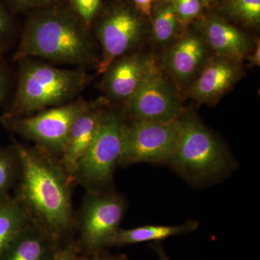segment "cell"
Segmentation results:
<instances>
[{"mask_svg":"<svg viewBox=\"0 0 260 260\" xmlns=\"http://www.w3.org/2000/svg\"><path fill=\"white\" fill-rule=\"evenodd\" d=\"M213 53L204 37L195 27L185 29L172 45L166 49L161 68L181 87L187 88Z\"/></svg>","mask_w":260,"mask_h":260,"instance_id":"cell-11","label":"cell"},{"mask_svg":"<svg viewBox=\"0 0 260 260\" xmlns=\"http://www.w3.org/2000/svg\"><path fill=\"white\" fill-rule=\"evenodd\" d=\"M199 223L193 220L178 225H147L134 229H119L112 238L109 246H121L139 243L160 241L174 236L194 232Z\"/></svg>","mask_w":260,"mask_h":260,"instance_id":"cell-17","label":"cell"},{"mask_svg":"<svg viewBox=\"0 0 260 260\" xmlns=\"http://www.w3.org/2000/svg\"><path fill=\"white\" fill-rule=\"evenodd\" d=\"M155 251H156L157 254H158L159 259L160 260H170L168 257L166 253L164 252V249L160 246H157L155 247Z\"/></svg>","mask_w":260,"mask_h":260,"instance_id":"cell-31","label":"cell"},{"mask_svg":"<svg viewBox=\"0 0 260 260\" xmlns=\"http://www.w3.org/2000/svg\"><path fill=\"white\" fill-rule=\"evenodd\" d=\"M194 23L214 54L242 63L254 48L250 37L225 19L209 15Z\"/></svg>","mask_w":260,"mask_h":260,"instance_id":"cell-14","label":"cell"},{"mask_svg":"<svg viewBox=\"0 0 260 260\" xmlns=\"http://www.w3.org/2000/svg\"><path fill=\"white\" fill-rule=\"evenodd\" d=\"M51 260H88L83 256V252L77 242L64 244Z\"/></svg>","mask_w":260,"mask_h":260,"instance_id":"cell-27","label":"cell"},{"mask_svg":"<svg viewBox=\"0 0 260 260\" xmlns=\"http://www.w3.org/2000/svg\"><path fill=\"white\" fill-rule=\"evenodd\" d=\"M251 67H259L260 65V41L256 39L252 51L246 58Z\"/></svg>","mask_w":260,"mask_h":260,"instance_id":"cell-29","label":"cell"},{"mask_svg":"<svg viewBox=\"0 0 260 260\" xmlns=\"http://www.w3.org/2000/svg\"><path fill=\"white\" fill-rule=\"evenodd\" d=\"M127 204L125 198L112 190L87 192L80 208L76 229L82 252L92 256L109 247L120 229Z\"/></svg>","mask_w":260,"mask_h":260,"instance_id":"cell-8","label":"cell"},{"mask_svg":"<svg viewBox=\"0 0 260 260\" xmlns=\"http://www.w3.org/2000/svg\"><path fill=\"white\" fill-rule=\"evenodd\" d=\"M26 16L14 61L34 58L84 69L97 66L99 54L93 32L66 3Z\"/></svg>","mask_w":260,"mask_h":260,"instance_id":"cell-2","label":"cell"},{"mask_svg":"<svg viewBox=\"0 0 260 260\" xmlns=\"http://www.w3.org/2000/svg\"><path fill=\"white\" fill-rule=\"evenodd\" d=\"M168 164L194 184L216 180L233 167L229 152L194 115L184 113L174 150Z\"/></svg>","mask_w":260,"mask_h":260,"instance_id":"cell-4","label":"cell"},{"mask_svg":"<svg viewBox=\"0 0 260 260\" xmlns=\"http://www.w3.org/2000/svg\"><path fill=\"white\" fill-rule=\"evenodd\" d=\"M66 3L90 29L104 6L103 0H66Z\"/></svg>","mask_w":260,"mask_h":260,"instance_id":"cell-23","label":"cell"},{"mask_svg":"<svg viewBox=\"0 0 260 260\" xmlns=\"http://www.w3.org/2000/svg\"><path fill=\"white\" fill-rule=\"evenodd\" d=\"M125 121L123 112L111 106L104 112L96 136L73 176V183L87 192L111 190L116 168L120 165Z\"/></svg>","mask_w":260,"mask_h":260,"instance_id":"cell-6","label":"cell"},{"mask_svg":"<svg viewBox=\"0 0 260 260\" xmlns=\"http://www.w3.org/2000/svg\"><path fill=\"white\" fill-rule=\"evenodd\" d=\"M179 119L159 122L126 119L120 165L168 164L177 140Z\"/></svg>","mask_w":260,"mask_h":260,"instance_id":"cell-9","label":"cell"},{"mask_svg":"<svg viewBox=\"0 0 260 260\" xmlns=\"http://www.w3.org/2000/svg\"><path fill=\"white\" fill-rule=\"evenodd\" d=\"M13 147L19 164L14 198L30 223L64 245L76 229L73 179L59 159L44 149L18 142Z\"/></svg>","mask_w":260,"mask_h":260,"instance_id":"cell-1","label":"cell"},{"mask_svg":"<svg viewBox=\"0 0 260 260\" xmlns=\"http://www.w3.org/2000/svg\"><path fill=\"white\" fill-rule=\"evenodd\" d=\"M222 11L243 26L259 28L260 0H224Z\"/></svg>","mask_w":260,"mask_h":260,"instance_id":"cell-20","label":"cell"},{"mask_svg":"<svg viewBox=\"0 0 260 260\" xmlns=\"http://www.w3.org/2000/svg\"><path fill=\"white\" fill-rule=\"evenodd\" d=\"M111 106L104 99L90 102L72 124L59 161L73 179L80 158L93 143L100 127L103 116Z\"/></svg>","mask_w":260,"mask_h":260,"instance_id":"cell-15","label":"cell"},{"mask_svg":"<svg viewBox=\"0 0 260 260\" xmlns=\"http://www.w3.org/2000/svg\"><path fill=\"white\" fill-rule=\"evenodd\" d=\"M15 14L28 15L32 12L66 3V0H5Z\"/></svg>","mask_w":260,"mask_h":260,"instance_id":"cell-25","label":"cell"},{"mask_svg":"<svg viewBox=\"0 0 260 260\" xmlns=\"http://www.w3.org/2000/svg\"><path fill=\"white\" fill-rule=\"evenodd\" d=\"M89 260H128L124 255H112L109 253L106 252L104 249L98 251L97 253L91 256Z\"/></svg>","mask_w":260,"mask_h":260,"instance_id":"cell-30","label":"cell"},{"mask_svg":"<svg viewBox=\"0 0 260 260\" xmlns=\"http://www.w3.org/2000/svg\"><path fill=\"white\" fill-rule=\"evenodd\" d=\"M89 260V259H88Z\"/></svg>","mask_w":260,"mask_h":260,"instance_id":"cell-34","label":"cell"},{"mask_svg":"<svg viewBox=\"0 0 260 260\" xmlns=\"http://www.w3.org/2000/svg\"><path fill=\"white\" fill-rule=\"evenodd\" d=\"M136 9L144 15L149 21L151 20V12L153 8V0H131Z\"/></svg>","mask_w":260,"mask_h":260,"instance_id":"cell-28","label":"cell"},{"mask_svg":"<svg viewBox=\"0 0 260 260\" xmlns=\"http://www.w3.org/2000/svg\"><path fill=\"white\" fill-rule=\"evenodd\" d=\"M146 18L131 0H111L104 4L92 25L101 49L95 69L102 75L117 58L135 53L146 35Z\"/></svg>","mask_w":260,"mask_h":260,"instance_id":"cell-5","label":"cell"},{"mask_svg":"<svg viewBox=\"0 0 260 260\" xmlns=\"http://www.w3.org/2000/svg\"><path fill=\"white\" fill-rule=\"evenodd\" d=\"M172 2L184 28L200 18L204 8L200 0H172Z\"/></svg>","mask_w":260,"mask_h":260,"instance_id":"cell-24","label":"cell"},{"mask_svg":"<svg viewBox=\"0 0 260 260\" xmlns=\"http://www.w3.org/2000/svg\"><path fill=\"white\" fill-rule=\"evenodd\" d=\"M89 104L90 102L80 96L69 104L49 108L31 115L8 116L2 114L0 124L59 159L72 124Z\"/></svg>","mask_w":260,"mask_h":260,"instance_id":"cell-7","label":"cell"},{"mask_svg":"<svg viewBox=\"0 0 260 260\" xmlns=\"http://www.w3.org/2000/svg\"><path fill=\"white\" fill-rule=\"evenodd\" d=\"M15 15L5 0H0V56L9 50L16 39L18 26Z\"/></svg>","mask_w":260,"mask_h":260,"instance_id":"cell-22","label":"cell"},{"mask_svg":"<svg viewBox=\"0 0 260 260\" xmlns=\"http://www.w3.org/2000/svg\"><path fill=\"white\" fill-rule=\"evenodd\" d=\"M154 59L153 56L135 52L112 61L102 74L104 99L110 105L125 104L140 86Z\"/></svg>","mask_w":260,"mask_h":260,"instance_id":"cell-12","label":"cell"},{"mask_svg":"<svg viewBox=\"0 0 260 260\" xmlns=\"http://www.w3.org/2000/svg\"><path fill=\"white\" fill-rule=\"evenodd\" d=\"M242 69V63L213 54L187 87L186 95L201 104H215L240 79Z\"/></svg>","mask_w":260,"mask_h":260,"instance_id":"cell-13","label":"cell"},{"mask_svg":"<svg viewBox=\"0 0 260 260\" xmlns=\"http://www.w3.org/2000/svg\"><path fill=\"white\" fill-rule=\"evenodd\" d=\"M122 112L129 120L159 122L176 121L184 114L180 100L155 59L133 96L123 104Z\"/></svg>","mask_w":260,"mask_h":260,"instance_id":"cell-10","label":"cell"},{"mask_svg":"<svg viewBox=\"0 0 260 260\" xmlns=\"http://www.w3.org/2000/svg\"><path fill=\"white\" fill-rule=\"evenodd\" d=\"M218 1H220V0H200L203 8H208V7H210V5Z\"/></svg>","mask_w":260,"mask_h":260,"instance_id":"cell-32","label":"cell"},{"mask_svg":"<svg viewBox=\"0 0 260 260\" xmlns=\"http://www.w3.org/2000/svg\"><path fill=\"white\" fill-rule=\"evenodd\" d=\"M13 77L3 56H0V107L8 103L11 95Z\"/></svg>","mask_w":260,"mask_h":260,"instance_id":"cell-26","label":"cell"},{"mask_svg":"<svg viewBox=\"0 0 260 260\" xmlns=\"http://www.w3.org/2000/svg\"><path fill=\"white\" fill-rule=\"evenodd\" d=\"M29 223L26 213L14 197L0 203V256Z\"/></svg>","mask_w":260,"mask_h":260,"instance_id":"cell-19","label":"cell"},{"mask_svg":"<svg viewBox=\"0 0 260 260\" xmlns=\"http://www.w3.org/2000/svg\"><path fill=\"white\" fill-rule=\"evenodd\" d=\"M150 23L153 42L158 47L166 49L172 45L185 30L172 0L153 3Z\"/></svg>","mask_w":260,"mask_h":260,"instance_id":"cell-18","label":"cell"},{"mask_svg":"<svg viewBox=\"0 0 260 260\" xmlns=\"http://www.w3.org/2000/svg\"><path fill=\"white\" fill-rule=\"evenodd\" d=\"M62 246L29 223L10 243L0 260H51Z\"/></svg>","mask_w":260,"mask_h":260,"instance_id":"cell-16","label":"cell"},{"mask_svg":"<svg viewBox=\"0 0 260 260\" xmlns=\"http://www.w3.org/2000/svg\"><path fill=\"white\" fill-rule=\"evenodd\" d=\"M158 1H161V0H153V3H155V2H158Z\"/></svg>","mask_w":260,"mask_h":260,"instance_id":"cell-33","label":"cell"},{"mask_svg":"<svg viewBox=\"0 0 260 260\" xmlns=\"http://www.w3.org/2000/svg\"><path fill=\"white\" fill-rule=\"evenodd\" d=\"M18 174V160L13 145L8 148L0 147V203L9 198Z\"/></svg>","mask_w":260,"mask_h":260,"instance_id":"cell-21","label":"cell"},{"mask_svg":"<svg viewBox=\"0 0 260 260\" xmlns=\"http://www.w3.org/2000/svg\"><path fill=\"white\" fill-rule=\"evenodd\" d=\"M18 62L17 83L5 116H29L69 104L90 80L84 68L64 69L34 58Z\"/></svg>","mask_w":260,"mask_h":260,"instance_id":"cell-3","label":"cell"}]
</instances>
